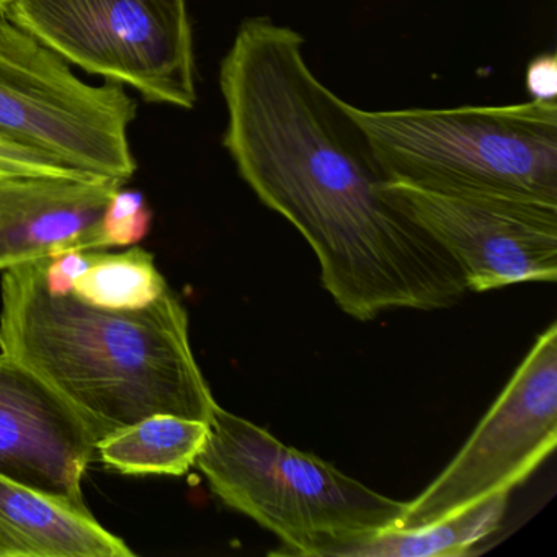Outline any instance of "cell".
<instances>
[{
	"mask_svg": "<svg viewBox=\"0 0 557 557\" xmlns=\"http://www.w3.org/2000/svg\"><path fill=\"white\" fill-rule=\"evenodd\" d=\"M223 146L243 181L312 247L322 286L368 322L435 305L453 257L383 194L363 132L318 79L305 38L270 17L243 22L221 61Z\"/></svg>",
	"mask_w": 557,
	"mask_h": 557,
	"instance_id": "6da1fadb",
	"label": "cell"
},
{
	"mask_svg": "<svg viewBox=\"0 0 557 557\" xmlns=\"http://www.w3.org/2000/svg\"><path fill=\"white\" fill-rule=\"evenodd\" d=\"M0 292V354L44 377L97 443L156 413L210 423L218 403L171 288L146 308H99L50 292L34 260L5 270Z\"/></svg>",
	"mask_w": 557,
	"mask_h": 557,
	"instance_id": "7a4b0ae2",
	"label": "cell"
},
{
	"mask_svg": "<svg viewBox=\"0 0 557 557\" xmlns=\"http://www.w3.org/2000/svg\"><path fill=\"white\" fill-rule=\"evenodd\" d=\"M208 425L195 466L223 504L282 541L276 554L332 557L338 547L400 527L407 502L285 445L220 404Z\"/></svg>",
	"mask_w": 557,
	"mask_h": 557,
	"instance_id": "3957f363",
	"label": "cell"
},
{
	"mask_svg": "<svg viewBox=\"0 0 557 557\" xmlns=\"http://www.w3.org/2000/svg\"><path fill=\"white\" fill-rule=\"evenodd\" d=\"M386 181L557 205V103L361 110L345 102Z\"/></svg>",
	"mask_w": 557,
	"mask_h": 557,
	"instance_id": "277c9868",
	"label": "cell"
},
{
	"mask_svg": "<svg viewBox=\"0 0 557 557\" xmlns=\"http://www.w3.org/2000/svg\"><path fill=\"white\" fill-rule=\"evenodd\" d=\"M4 17L67 64L146 102L197 103L187 0H15Z\"/></svg>",
	"mask_w": 557,
	"mask_h": 557,
	"instance_id": "5b68a950",
	"label": "cell"
},
{
	"mask_svg": "<svg viewBox=\"0 0 557 557\" xmlns=\"http://www.w3.org/2000/svg\"><path fill=\"white\" fill-rule=\"evenodd\" d=\"M135 119L125 86L83 83L63 58L0 17V135L125 184L138 169L128 139Z\"/></svg>",
	"mask_w": 557,
	"mask_h": 557,
	"instance_id": "8992f818",
	"label": "cell"
},
{
	"mask_svg": "<svg viewBox=\"0 0 557 557\" xmlns=\"http://www.w3.org/2000/svg\"><path fill=\"white\" fill-rule=\"evenodd\" d=\"M557 445V325L534 342L442 474L407 502L399 528L458 513L523 484Z\"/></svg>",
	"mask_w": 557,
	"mask_h": 557,
	"instance_id": "52a82bcc",
	"label": "cell"
},
{
	"mask_svg": "<svg viewBox=\"0 0 557 557\" xmlns=\"http://www.w3.org/2000/svg\"><path fill=\"white\" fill-rule=\"evenodd\" d=\"M387 200L455 259L471 292L557 278V205L384 181Z\"/></svg>",
	"mask_w": 557,
	"mask_h": 557,
	"instance_id": "ba28073f",
	"label": "cell"
},
{
	"mask_svg": "<svg viewBox=\"0 0 557 557\" xmlns=\"http://www.w3.org/2000/svg\"><path fill=\"white\" fill-rule=\"evenodd\" d=\"M97 442L79 413L21 361L0 354V475L81 513Z\"/></svg>",
	"mask_w": 557,
	"mask_h": 557,
	"instance_id": "9c48e42d",
	"label": "cell"
},
{
	"mask_svg": "<svg viewBox=\"0 0 557 557\" xmlns=\"http://www.w3.org/2000/svg\"><path fill=\"white\" fill-rule=\"evenodd\" d=\"M123 182L0 177V272L71 250H107L103 214Z\"/></svg>",
	"mask_w": 557,
	"mask_h": 557,
	"instance_id": "30bf717a",
	"label": "cell"
},
{
	"mask_svg": "<svg viewBox=\"0 0 557 557\" xmlns=\"http://www.w3.org/2000/svg\"><path fill=\"white\" fill-rule=\"evenodd\" d=\"M135 550L81 513L0 475V557H132Z\"/></svg>",
	"mask_w": 557,
	"mask_h": 557,
	"instance_id": "8fae6325",
	"label": "cell"
},
{
	"mask_svg": "<svg viewBox=\"0 0 557 557\" xmlns=\"http://www.w3.org/2000/svg\"><path fill=\"white\" fill-rule=\"evenodd\" d=\"M508 492L491 495L458 513L412 528H391L338 547L332 557H456L500 528Z\"/></svg>",
	"mask_w": 557,
	"mask_h": 557,
	"instance_id": "7c38bea8",
	"label": "cell"
},
{
	"mask_svg": "<svg viewBox=\"0 0 557 557\" xmlns=\"http://www.w3.org/2000/svg\"><path fill=\"white\" fill-rule=\"evenodd\" d=\"M210 425L171 413L146 417L97 443L107 468L122 474L184 475L207 443Z\"/></svg>",
	"mask_w": 557,
	"mask_h": 557,
	"instance_id": "4fadbf2b",
	"label": "cell"
},
{
	"mask_svg": "<svg viewBox=\"0 0 557 557\" xmlns=\"http://www.w3.org/2000/svg\"><path fill=\"white\" fill-rule=\"evenodd\" d=\"M168 289L154 256L135 246L120 253L96 250L71 293L99 308L128 311L152 305Z\"/></svg>",
	"mask_w": 557,
	"mask_h": 557,
	"instance_id": "5bb4252c",
	"label": "cell"
},
{
	"mask_svg": "<svg viewBox=\"0 0 557 557\" xmlns=\"http://www.w3.org/2000/svg\"><path fill=\"white\" fill-rule=\"evenodd\" d=\"M151 224L152 211L146 203L145 195L123 187L116 188L103 214L102 230L107 249L141 243L148 236Z\"/></svg>",
	"mask_w": 557,
	"mask_h": 557,
	"instance_id": "9a60e30c",
	"label": "cell"
},
{
	"mask_svg": "<svg viewBox=\"0 0 557 557\" xmlns=\"http://www.w3.org/2000/svg\"><path fill=\"white\" fill-rule=\"evenodd\" d=\"M11 175H45V177L87 178L99 175L86 174L64 164L54 156L12 141L0 135V177Z\"/></svg>",
	"mask_w": 557,
	"mask_h": 557,
	"instance_id": "2e32d148",
	"label": "cell"
},
{
	"mask_svg": "<svg viewBox=\"0 0 557 557\" xmlns=\"http://www.w3.org/2000/svg\"><path fill=\"white\" fill-rule=\"evenodd\" d=\"M527 89L531 100L556 102L557 60L554 54H541L527 70Z\"/></svg>",
	"mask_w": 557,
	"mask_h": 557,
	"instance_id": "e0dca14e",
	"label": "cell"
},
{
	"mask_svg": "<svg viewBox=\"0 0 557 557\" xmlns=\"http://www.w3.org/2000/svg\"><path fill=\"white\" fill-rule=\"evenodd\" d=\"M15 0H0V17L5 14L11 4H14Z\"/></svg>",
	"mask_w": 557,
	"mask_h": 557,
	"instance_id": "ac0fdd59",
	"label": "cell"
}]
</instances>
